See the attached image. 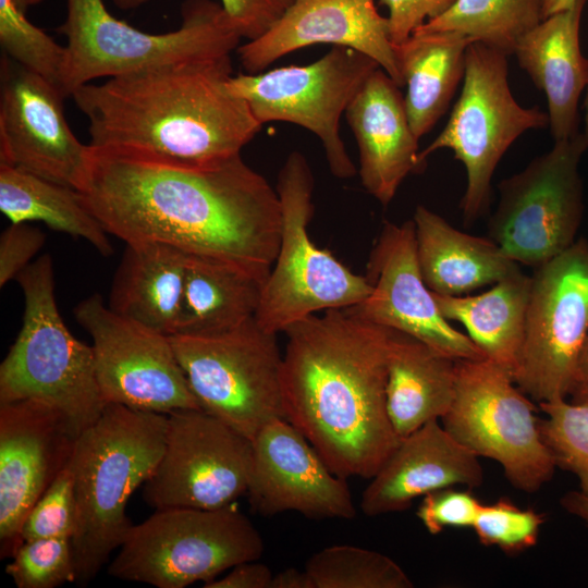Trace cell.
Returning a JSON list of instances; mask_svg holds the SVG:
<instances>
[{
	"mask_svg": "<svg viewBox=\"0 0 588 588\" xmlns=\"http://www.w3.org/2000/svg\"><path fill=\"white\" fill-rule=\"evenodd\" d=\"M105 230L235 264L262 283L282 230L277 189L241 154L192 164L89 146L78 188Z\"/></svg>",
	"mask_w": 588,
	"mask_h": 588,
	"instance_id": "cell-1",
	"label": "cell"
},
{
	"mask_svg": "<svg viewBox=\"0 0 588 588\" xmlns=\"http://www.w3.org/2000/svg\"><path fill=\"white\" fill-rule=\"evenodd\" d=\"M284 332V418L335 475L370 479L401 440L387 411L390 329L342 308Z\"/></svg>",
	"mask_w": 588,
	"mask_h": 588,
	"instance_id": "cell-2",
	"label": "cell"
},
{
	"mask_svg": "<svg viewBox=\"0 0 588 588\" xmlns=\"http://www.w3.org/2000/svg\"><path fill=\"white\" fill-rule=\"evenodd\" d=\"M231 54L168 63L89 83L73 99L89 146L203 164L241 154L261 130L226 86Z\"/></svg>",
	"mask_w": 588,
	"mask_h": 588,
	"instance_id": "cell-3",
	"label": "cell"
},
{
	"mask_svg": "<svg viewBox=\"0 0 588 588\" xmlns=\"http://www.w3.org/2000/svg\"><path fill=\"white\" fill-rule=\"evenodd\" d=\"M168 414L107 404L76 439L70 460L76 523L71 538L75 584H88L123 543L133 523L126 505L161 458Z\"/></svg>",
	"mask_w": 588,
	"mask_h": 588,
	"instance_id": "cell-4",
	"label": "cell"
},
{
	"mask_svg": "<svg viewBox=\"0 0 588 588\" xmlns=\"http://www.w3.org/2000/svg\"><path fill=\"white\" fill-rule=\"evenodd\" d=\"M24 314L15 342L0 365V404L21 400L45 403L78 437L102 414L93 347L77 340L56 302L52 259L45 254L15 279Z\"/></svg>",
	"mask_w": 588,
	"mask_h": 588,
	"instance_id": "cell-5",
	"label": "cell"
},
{
	"mask_svg": "<svg viewBox=\"0 0 588 588\" xmlns=\"http://www.w3.org/2000/svg\"><path fill=\"white\" fill-rule=\"evenodd\" d=\"M179 28L150 34L114 17L102 0H66L58 32L68 39L60 89L65 97L101 77L231 54L242 39L221 3L186 0Z\"/></svg>",
	"mask_w": 588,
	"mask_h": 588,
	"instance_id": "cell-6",
	"label": "cell"
},
{
	"mask_svg": "<svg viewBox=\"0 0 588 588\" xmlns=\"http://www.w3.org/2000/svg\"><path fill=\"white\" fill-rule=\"evenodd\" d=\"M264 548L258 529L233 504L161 509L133 524L107 572L158 588H184L258 560Z\"/></svg>",
	"mask_w": 588,
	"mask_h": 588,
	"instance_id": "cell-7",
	"label": "cell"
},
{
	"mask_svg": "<svg viewBox=\"0 0 588 588\" xmlns=\"http://www.w3.org/2000/svg\"><path fill=\"white\" fill-rule=\"evenodd\" d=\"M314 177L303 154L293 151L278 177L282 209L279 252L265 281L255 314L256 322L271 333L328 309L363 302L371 292L366 275L352 272L308 235L313 216Z\"/></svg>",
	"mask_w": 588,
	"mask_h": 588,
	"instance_id": "cell-8",
	"label": "cell"
},
{
	"mask_svg": "<svg viewBox=\"0 0 588 588\" xmlns=\"http://www.w3.org/2000/svg\"><path fill=\"white\" fill-rule=\"evenodd\" d=\"M507 76L506 54L471 42L461 95L443 130L419 152L426 163L437 150L450 149L464 164L466 188L460 207L466 225L489 208L493 173L512 144L525 132L549 124L547 112L516 101Z\"/></svg>",
	"mask_w": 588,
	"mask_h": 588,
	"instance_id": "cell-9",
	"label": "cell"
},
{
	"mask_svg": "<svg viewBox=\"0 0 588 588\" xmlns=\"http://www.w3.org/2000/svg\"><path fill=\"white\" fill-rule=\"evenodd\" d=\"M277 335L255 317L218 333L169 335L200 408L250 441L267 422L284 418Z\"/></svg>",
	"mask_w": 588,
	"mask_h": 588,
	"instance_id": "cell-10",
	"label": "cell"
},
{
	"mask_svg": "<svg viewBox=\"0 0 588 588\" xmlns=\"http://www.w3.org/2000/svg\"><path fill=\"white\" fill-rule=\"evenodd\" d=\"M536 412L506 370L487 358L458 359L455 396L441 420L476 456L498 462L512 486L535 492L556 468Z\"/></svg>",
	"mask_w": 588,
	"mask_h": 588,
	"instance_id": "cell-11",
	"label": "cell"
},
{
	"mask_svg": "<svg viewBox=\"0 0 588 588\" xmlns=\"http://www.w3.org/2000/svg\"><path fill=\"white\" fill-rule=\"evenodd\" d=\"M587 149L581 132L555 140L549 151L499 183L488 237L510 259L535 269L577 241L585 209L579 164Z\"/></svg>",
	"mask_w": 588,
	"mask_h": 588,
	"instance_id": "cell-12",
	"label": "cell"
},
{
	"mask_svg": "<svg viewBox=\"0 0 588 588\" xmlns=\"http://www.w3.org/2000/svg\"><path fill=\"white\" fill-rule=\"evenodd\" d=\"M378 68L363 52L333 46L313 63L232 75L226 86L246 101L260 124L290 122L313 132L322 143L332 174L348 179L356 168L340 136V119Z\"/></svg>",
	"mask_w": 588,
	"mask_h": 588,
	"instance_id": "cell-13",
	"label": "cell"
},
{
	"mask_svg": "<svg viewBox=\"0 0 588 588\" xmlns=\"http://www.w3.org/2000/svg\"><path fill=\"white\" fill-rule=\"evenodd\" d=\"M588 335V241L534 269L514 382L534 401L569 394Z\"/></svg>",
	"mask_w": 588,
	"mask_h": 588,
	"instance_id": "cell-14",
	"label": "cell"
},
{
	"mask_svg": "<svg viewBox=\"0 0 588 588\" xmlns=\"http://www.w3.org/2000/svg\"><path fill=\"white\" fill-rule=\"evenodd\" d=\"M73 315L93 339L96 378L103 401L170 414L201 409L170 336L115 314L95 293Z\"/></svg>",
	"mask_w": 588,
	"mask_h": 588,
	"instance_id": "cell-15",
	"label": "cell"
},
{
	"mask_svg": "<svg viewBox=\"0 0 588 588\" xmlns=\"http://www.w3.org/2000/svg\"><path fill=\"white\" fill-rule=\"evenodd\" d=\"M252 462L248 438L203 409L175 411L143 498L156 510L223 507L246 493Z\"/></svg>",
	"mask_w": 588,
	"mask_h": 588,
	"instance_id": "cell-16",
	"label": "cell"
},
{
	"mask_svg": "<svg viewBox=\"0 0 588 588\" xmlns=\"http://www.w3.org/2000/svg\"><path fill=\"white\" fill-rule=\"evenodd\" d=\"M0 70V164L78 191L89 145L82 144L68 123L65 96L5 54Z\"/></svg>",
	"mask_w": 588,
	"mask_h": 588,
	"instance_id": "cell-17",
	"label": "cell"
},
{
	"mask_svg": "<svg viewBox=\"0 0 588 588\" xmlns=\"http://www.w3.org/2000/svg\"><path fill=\"white\" fill-rule=\"evenodd\" d=\"M366 278L371 292L350 310L367 321L416 338L451 358H485L469 336L443 317L426 285L413 220L383 225L370 253Z\"/></svg>",
	"mask_w": 588,
	"mask_h": 588,
	"instance_id": "cell-18",
	"label": "cell"
},
{
	"mask_svg": "<svg viewBox=\"0 0 588 588\" xmlns=\"http://www.w3.org/2000/svg\"><path fill=\"white\" fill-rule=\"evenodd\" d=\"M77 436L51 406L0 404V552L12 558L27 514L71 460Z\"/></svg>",
	"mask_w": 588,
	"mask_h": 588,
	"instance_id": "cell-19",
	"label": "cell"
},
{
	"mask_svg": "<svg viewBox=\"0 0 588 588\" xmlns=\"http://www.w3.org/2000/svg\"><path fill=\"white\" fill-rule=\"evenodd\" d=\"M247 495L254 512L287 511L315 519H352L356 509L345 478L335 475L285 418L267 422L252 440Z\"/></svg>",
	"mask_w": 588,
	"mask_h": 588,
	"instance_id": "cell-20",
	"label": "cell"
},
{
	"mask_svg": "<svg viewBox=\"0 0 588 588\" xmlns=\"http://www.w3.org/2000/svg\"><path fill=\"white\" fill-rule=\"evenodd\" d=\"M316 44L363 52L404 86L388 17L379 14L373 0H294L268 32L240 45L236 52L246 73L254 74Z\"/></svg>",
	"mask_w": 588,
	"mask_h": 588,
	"instance_id": "cell-21",
	"label": "cell"
},
{
	"mask_svg": "<svg viewBox=\"0 0 588 588\" xmlns=\"http://www.w3.org/2000/svg\"><path fill=\"white\" fill-rule=\"evenodd\" d=\"M362 493L366 516L402 512L432 491L482 483V467L471 451L431 420L402 438Z\"/></svg>",
	"mask_w": 588,
	"mask_h": 588,
	"instance_id": "cell-22",
	"label": "cell"
},
{
	"mask_svg": "<svg viewBox=\"0 0 588 588\" xmlns=\"http://www.w3.org/2000/svg\"><path fill=\"white\" fill-rule=\"evenodd\" d=\"M359 150L364 188L382 206L394 198L404 179L425 168L400 86L381 68L365 81L345 110Z\"/></svg>",
	"mask_w": 588,
	"mask_h": 588,
	"instance_id": "cell-23",
	"label": "cell"
},
{
	"mask_svg": "<svg viewBox=\"0 0 588 588\" xmlns=\"http://www.w3.org/2000/svg\"><path fill=\"white\" fill-rule=\"evenodd\" d=\"M587 1L575 0L571 8L543 19L519 39L513 53L546 96L554 142L580 132L578 105L588 83V59L579 32Z\"/></svg>",
	"mask_w": 588,
	"mask_h": 588,
	"instance_id": "cell-24",
	"label": "cell"
},
{
	"mask_svg": "<svg viewBox=\"0 0 588 588\" xmlns=\"http://www.w3.org/2000/svg\"><path fill=\"white\" fill-rule=\"evenodd\" d=\"M413 222L420 272L436 294L464 295L519 270L491 238L462 232L425 206Z\"/></svg>",
	"mask_w": 588,
	"mask_h": 588,
	"instance_id": "cell-25",
	"label": "cell"
},
{
	"mask_svg": "<svg viewBox=\"0 0 588 588\" xmlns=\"http://www.w3.org/2000/svg\"><path fill=\"white\" fill-rule=\"evenodd\" d=\"M187 255L158 242L126 243L110 290V309L163 334H174Z\"/></svg>",
	"mask_w": 588,
	"mask_h": 588,
	"instance_id": "cell-26",
	"label": "cell"
},
{
	"mask_svg": "<svg viewBox=\"0 0 588 588\" xmlns=\"http://www.w3.org/2000/svg\"><path fill=\"white\" fill-rule=\"evenodd\" d=\"M390 331L387 411L402 439L449 412L455 396L457 359L408 334Z\"/></svg>",
	"mask_w": 588,
	"mask_h": 588,
	"instance_id": "cell-27",
	"label": "cell"
},
{
	"mask_svg": "<svg viewBox=\"0 0 588 588\" xmlns=\"http://www.w3.org/2000/svg\"><path fill=\"white\" fill-rule=\"evenodd\" d=\"M474 42L457 32L414 33L395 46L409 125L420 139L446 112L463 82L466 50Z\"/></svg>",
	"mask_w": 588,
	"mask_h": 588,
	"instance_id": "cell-28",
	"label": "cell"
},
{
	"mask_svg": "<svg viewBox=\"0 0 588 588\" xmlns=\"http://www.w3.org/2000/svg\"><path fill=\"white\" fill-rule=\"evenodd\" d=\"M530 285L531 275L519 269L478 295L432 293L443 317L460 322L485 358L514 378L524 341Z\"/></svg>",
	"mask_w": 588,
	"mask_h": 588,
	"instance_id": "cell-29",
	"label": "cell"
},
{
	"mask_svg": "<svg viewBox=\"0 0 588 588\" xmlns=\"http://www.w3.org/2000/svg\"><path fill=\"white\" fill-rule=\"evenodd\" d=\"M262 285L235 264L187 255L181 307L172 335L218 333L255 317Z\"/></svg>",
	"mask_w": 588,
	"mask_h": 588,
	"instance_id": "cell-30",
	"label": "cell"
},
{
	"mask_svg": "<svg viewBox=\"0 0 588 588\" xmlns=\"http://www.w3.org/2000/svg\"><path fill=\"white\" fill-rule=\"evenodd\" d=\"M0 210L11 223L40 221L84 238L102 256L113 253L109 233L76 188L0 164Z\"/></svg>",
	"mask_w": 588,
	"mask_h": 588,
	"instance_id": "cell-31",
	"label": "cell"
},
{
	"mask_svg": "<svg viewBox=\"0 0 588 588\" xmlns=\"http://www.w3.org/2000/svg\"><path fill=\"white\" fill-rule=\"evenodd\" d=\"M541 21L539 0H455L414 33L457 32L509 57Z\"/></svg>",
	"mask_w": 588,
	"mask_h": 588,
	"instance_id": "cell-32",
	"label": "cell"
},
{
	"mask_svg": "<svg viewBox=\"0 0 588 588\" xmlns=\"http://www.w3.org/2000/svg\"><path fill=\"white\" fill-rule=\"evenodd\" d=\"M305 569L314 588H412L414 584L391 558L373 550L335 544L314 553Z\"/></svg>",
	"mask_w": 588,
	"mask_h": 588,
	"instance_id": "cell-33",
	"label": "cell"
},
{
	"mask_svg": "<svg viewBox=\"0 0 588 588\" xmlns=\"http://www.w3.org/2000/svg\"><path fill=\"white\" fill-rule=\"evenodd\" d=\"M538 407L546 415L539 419L540 434L555 466L573 473L588 495V402L559 399Z\"/></svg>",
	"mask_w": 588,
	"mask_h": 588,
	"instance_id": "cell-34",
	"label": "cell"
},
{
	"mask_svg": "<svg viewBox=\"0 0 588 588\" xmlns=\"http://www.w3.org/2000/svg\"><path fill=\"white\" fill-rule=\"evenodd\" d=\"M0 44L10 59L60 88L65 47L34 25L15 0H0Z\"/></svg>",
	"mask_w": 588,
	"mask_h": 588,
	"instance_id": "cell-35",
	"label": "cell"
},
{
	"mask_svg": "<svg viewBox=\"0 0 588 588\" xmlns=\"http://www.w3.org/2000/svg\"><path fill=\"white\" fill-rule=\"evenodd\" d=\"M5 573L17 588H54L75 583L76 568L70 538L23 541Z\"/></svg>",
	"mask_w": 588,
	"mask_h": 588,
	"instance_id": "cell-36",
	"label": "cell"
},
{
	"mask_svg": "<svg viewBox=\"0 0 588 588\" xmlns=\"http://www.w3.org/2000/svg\"><path fill=\"white\" fill-rule=\"evenodd\" d=\"M543 522L542 514L502 498L492 504H481L473 528L483 546L516 554L537 543Z\"/></svg>",
	"mask_w": 588,
	"mask_h": 588,
	"instance_id": "cell-37",
	"label": "cell"
},
{
	"mask_svg": "<svg viewBox=\"0 0 588 588\" xmlns=\"http://www.w3.org/2000/svg\"><path fill=\"white\" fill-rule=\"evenodd\" d=\"M76 523V500L70 465L61 470L34 504L21 528L20 539L72 538Z\"/></svg>",
	"mask_w": 588,
	"mask_h": 588,
	"instance_id": "cell-38",
	"label": "cell"
},
{
	"mask_svg": "<svg viewBox=\"0 0 588 588\" xmlns=\"http://www.w3.org/2000/svg\"><path fill=\"white\" fill-rule=\"evenodd\" d=\"M481 504L470 490L449 487L424 495L416 515L429 534L437 535L448 527H473Z\"/></svg>",
	"mask_w": 588,
	"mask_h": 588,
	"instance_id": "cell-39",
	"label": "cell"
},
{
	"mask_svg": "<svg viewBox=\"0 0 588 588\" xmlns=\"http://www.w3.org/2000/svg\"><path fill=\"white\" fill-rule=\"evenodd\" d=\"M45 234L27 222L11 223L0 236V286L16 279L45 244Z\"/></svg>",
	"mask_w": 588,
	"mask_h": 588,
	"instance_id": "cell-40",
	"label": "cell"
},
{
	"mask_svg": "<svg viewBox=\"0 0 588 588\" xmlns=\"http://www.w3.org/2000/svg\"><path fill=\"white\" fill-rule=\"evenodd\" d=\"M294 0H220L242 38L254 40L268 32Z\"/></svg>",
	"mask_w": 588,
	"mask_h": 588,
	"instance_id": "cell-41",
	"label": "cell"
},
{
	"mask_svg": "<svg viewBox=\"0 0 588 588\" xmlns=\"http://www.w3.org/2000/svg\"><path fill=\"white\" fill-rule=\"evenodd\" d=\"M455 0H380L389 10V33L397 46L424 25L445 12Z\"/></svg>",
	"mask_w": 588,
	"mask_h": 588,
	"instance_id": "cell-42",
	"label": "cell"
},
{
	"mask_svg": "<svg viewBox=\"0 0 588 588\" xmlns=\"http://www.w3.org/2000/svg\"><path fill=\"white\" fill-rule=\"evenodd\" d=\"M246 561L236 564L221 578H215L206 584L205 588H270L272 572L264 563Z\"/></svg>",
	"mask_w": 588,
	"mask_h": 588,
	"instance_id": "cell-43",
	"label": "cell"
},
{
	"mask_svg": "<svg viewBox=\"0 0 588 588\" xmlns=\"http://www.w3.org/2000/svg\"><path fill=\"white\" fill-rule=\"evenodd\" d=\"M568 396L574 402H588V335L577 362Z\"/></svg>",
	"mask_w": 588,
	"mask_h": 588,
	"instance_id": "cell-44",
	"label": "cell"
},
{
	"mask_svg": "<svg viewBox=\"0 0 588 588\" xmlns=\"http://www.w3.org/2000/svg\"><path fill=\"white\" fill-rule=\"evenodd\" d=\"M270 588H314V585L305 568L287 567L273 574Z\"/></svg>",
	"mask_w": 588,
	"mask_h": 588,
	"instance_id": "cell-45",
	"label": "cell"
},
{
	"mask_svg": "<svg viewBox=\"0 0 588 588\" xmlns=\"http://www.w3.org/2000/svg\"><path fill=\"white\" fill-rule=\"evenodd\" d=\"M561 506L588 526V495L580 490L566 492L560 500Z\"/></svg>",
	"mask_w": 588,
	"mask_h": 588,
	"instance_id": "cell-46",
	"label": "cell"
},
{
	"mask_svg": "<svg viewBox=\"0 0 588 588\" xmlns=\"http://www.w3.org/2000/svg\"><path fill=\"white\" fill-rule=\"evenodd\" d=\"M542 20L560 11L571 8L575 0H539Z\"/></svg>",
	"mask_w": 588,
	"mask_h": 588,
	"instance_id": "cell-47",
	"label": "cell"
},
{
	"mask_svg": "<svg viewBox=\"0 0 588 588\" xmlns=\"http://www.w3.org/2000/svg\"><path fill=\"white\" fill-rule=\"evenodd\" d=\"M149 0H112L115 7L122 10H132L138 8Z\"/></svg>",
	"mask_w": 588,
	"mask_h": 588,
	"instance_id": "cell-48",
	"label": "cell"
},
{
	"mask_svg": "<svg viewBox=\"0 0 588 588\" xmlns=\"http://www.w3.org/2000/svg\"><path fill=\"white\" fill-rule=\"evenodd\" d=\"M583 107H584L585 113H584V131L581 133L588 148V83L585 88V98H584Z\"/></svg>",
	"mask_w": 588,
	"mask_h": 588,
	"instance_id": "cell-49",
	"label": "cell"
},
{
	"mask_svg": "<svg viewBox=\"0 0 588 588\" xmlns=\"http://www.w3.org/2000/svg\"><path fill=\"white\" fill-rule=\"evenodd\" d=\"M15 1L23 10H26V8L29 5L28 0H15Z\"/></svg>",
	"mask_w": 588,
	"mask_h": 588,
	"instance_id": "cell-50",
	"label": "cell"
},
{
	"mask_svg": "<svg viewBox=\"0 0 588 588\" xmlns=\"http://www.w3.org/2000/svg\"><path fill=\"white\" fill-rule=\"evenodd\" d=\"M42 0H28V4L29 5H35V4H38L40 3Z\"/></svg>",
	"mask_w": 588,
	"mask_h": 588,
	"instance_id": "cell-51",
	"label": "cell"
}]
</instances>
